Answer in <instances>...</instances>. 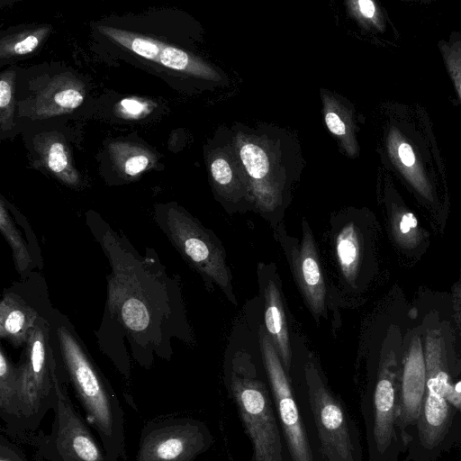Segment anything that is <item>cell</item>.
Segmentation results:
<instances>
[{
	"label": "cell",
	"mask_w": 461,
	"mask_h": 461,
	"mask_svg": "<svg viewBox=\"0 0 461 461\" xmlns=\"http://www.w3.org/2000/svg\"><path fill=\"white\" fill-rule=\"evenodd\" d=\"M109 152L117 169L128 177L139 176L155 162V157L149 150L133 143L113 142Z\"/></svg>",
	"instance_id": "ac0fdd59"
},
{
	"label": "cell",
	"mask_w": 461,
	"mask_h": 461,
	"mask_svg": "<svg viewBox=\"0 0 461 461\" xmlns=\"http://www.w3.org/2000/svg\"><path fill=\"white\" fill-rule=\"evenodd\" d=\"M38 138L35 148L44 166L66 185L77 186L78 172L74 167L68 146L59 134L46 133Z\"/></svg>",
	"instance_id": "9a60e30c"
},
{
	"label": "cell",
	"mask_w": 461,
	"mask_h": 461,
	"mask_svg": "<svg viewBox=\"0 0 461 461\" xmlns=\"http://www.w3.org/2000/svg\"><path fill=\"white\" fill-rule=\"evenodd\" d=\"M14 91L15 72H3L0 77V125L2 131H7L13 125Z\"/></svg>",
	"instance_id": "603a6c76"
},
{
	"label": "cell",
	"mask_w": 461,
	"mask_h": 461,
	"mask_svg": "<svg viewBox=\"0 0 461 461\" xmlns=\"http://www.w3.org/2000/svg\"><path fill=\"white\" fill-rule=\"evenodd\" d=\"M210 172L215 185L222 194H240L242 187L249 185L240 156L229 149L215 152L210 161Z\"/></svg>",
	"instance_id": "2e32d148"
},
{
	"label": "cell",
	"mask_w": 461,
	"mask_h": 461,
	"mask_svg": "<svg viewBox=\"0 0 461 461\" xmlns=\"http://www.w3.org/2000/svg\"><path fill=\"white\" fill-rule=\"evenodd\" d=\"M295 276L312 312L317 315L325 308L326 289L312 235L303 223V236L294 257Z\"/></svg>",
	"instance_id": "8fae6325"
},
{
	"label": "cell",
	"mask_w": 461,
	"mask_h": 461,
	"mask_svg": "<svg viewBox=\"0 0 461 461\" xmlns=\"http://www.w3.org/2000/svg\"><path fill=\"white\" fill-rule=\"evenodd\" d=\"M225 384L250 440L251 461H290L267 377L252 362L235 359Z\"/></svg>",
	"instance_id": "3957f363"
},
{
	"label": "cell",
	"mask_w": 461,
	"mask_h": 461,
	"mask_svg": "<svg viewBox=\"0 0 461 461\" xmlns=\"http://www.w3.org/2000/svg\"><path fill=\"white\" fill-rule=\"evenodd\" d=\"M397 154L399 159L404 166L411 167L415 164V156L413 150L408 143H401L398 146Z\"/></svg>",
	"instance_id": "4316f807"
},
{
	"label": "cell",
	"mask_w": 461,
	"mask_h": 461,
	"mask_svg": "<svg viewBox=\"0 0 461 461\" xmlns=\"http://www.w3.org/2000/svg\"><path fill=\"white\" fill-rule=\"evenodd\" d=\"M157 220L183 258L234 302L230 272L223 249L213 235L178 206H167Z\"/></svg>",
	"instance_id": "8992f818"
},
{
	"label": "cell",
	"mask_w": 461,
	"mask_h": 461,
	"mask_svg": "<svg viewBox=\"0 0 461 461\" xmlns=\"http://www.w3.org/2000/svg\"><path fill=\"white\" fill-rule=\"evenodd\" d=\"M84 98L85 87L80 80L64 74L56 76L38 92L31 116L47 118L69 113L79 107Z\"/></svg>",
	"instance_id": "7c38bea8"
},
{
	"label": "cell",
	"mask_w": 461,
	"mask_h": 461,
	"mask_svg": "<svg viewBox=\"0 0 461 461\" xmlns=\"http://www.w3.org/2000/svg\"><path fill=\"white\" fill-rule=\"evenodd\" d=\"M400 230L402 233H407L410 231L411 228L404 222L401 221L400 222Z\"/></svg>",
	"instance_id": "f1b7e54d"
},
{
	"label": "cell",
	"mask_w": 461,
	"mask_h": 461,
	"mask_svg": "<svg viewBox=\"0 0 461 461\" xmlns=\"http://www.w3.org/2000/svg\"><path fill=\"white\" fill-rule=\"evenodd\" d=\"M98 30L104 36L133 53L166 68L205 79H221L216 71L203 60L181 49L152 38L110 26H98Z\"/></svg>",
	"instance_id": "9c48e42d"
},
{
	"label": "cell",
	"mask_w": 461,
	"mask_h": 461,
	"mask_svg": "<svg viewBox=\"0 0 461 461\" xmlns=\"http://www.w3.org/2000/svg\"><path fill=\"white\" fill-rule=\"evenodd\" d=\"M212 442L205 423L186 417L164 418L143 428L135 461H194Z\"/></svg>",
	"instance_id": "52a82bcc"
},
{
	"label": "cell",
	"mask_w": 461,
	"mask_h": 461,
	"mask_svg": "<svg viewBox=\"0 0 461 461\" xmlns=\"http://www.w3.org/2000/svg\"><path fill=\"white\" fill-rule=\"evenodd\" d=\"M325 122L335 136L340 139L345 150L349 155L356 153V140L353 134V125L346 108L329 95H323Z\"/></svg>",
	"instance_id": "d6986e66"
},
{
	"label": "cell",
	"mask_w": 461,
	"mask_h": 461,
	"mask_svg": "<svg viewBox=\"0 0 461 461\" xmlns=\"http://www.w3.org/2000/svg\"><path fill=\"white\" fill-rule=\"evenodd\" d=\"M357 13L366 19H373L376 14V7L374 2L370 0H358L353 2Z\"/></svg>",
	"instance_id": "484cf974"
},
{
	"label": "cell",
	"mask_w": 461,
	"mask_h": 461,
	"mask_svg": "<svg viewBox=\"0 0 461 461\" xmlns=\"http://www.w3.org/2000/svg\"><path fill=\"white\" fill-rule=\"evenodd\" d=\"M335 246L340 270L345 278L352 280L356 274L359 257L357 231L352 224L345 226L339 231Z\"/></svg>",
	"instance_id": "44dd1931"
},
{
	"label": "cell",
	"mask_w": 461,
	"mask_h": 461,
	"mask_svg": "<svg viewBox=\"0 0 461 461\" xmlns=\"http://www.w3.org/2000/svg\"><path fill=\"white\" fill-rule=\"evenodd\" d=\"M315 461H363L358 428L312 360L289 374Z\"/></svg>",
	"instance_id": "6da1fadb"
},
{
	"label": "cell",
	"mask_w": 461,
	"mask_h": 461,
	"mask_svg": "<svg viewBox=\"0 0 461 461\" xmlns=\"http://www.w3.org/2000/svg\"><path fill=\"white\" fill-rule=\"evenodd\" d=\"M17 366L10 360L5 349L0 350V415L6 429L19 433L20 412L17 395Z\"/></svg>",
	"instance_id": "e0dca14e"
},
{
	"label": "cell",
	"mask_w": 461,
	"mask_h": 461,
	"mask_svg": "<svg viewBox=\"0 0 461 461\" xmlns=\"http://www.w3.org/2000/svg\"><path fill=\"white\" fill-rule=\"evenodd\" d=\"M460 89H461V83H460Z\"/></svg>",
	"instance_id": "f546056e"
},
{
	"label": "cell",
	"mask_w": 461,
	"mask_h": 461,
	"mask_svg": "<svg viewBox=\"0 0 461 461\" xmlns=\"http://www.w3.org/2000/svg\"><path fill=\"white\" fill-rule=\"evenodd\" d=\"M56 400L50 433L37 438V454L43 461H117L97 440L80 413L75 409L67 387L54 374Z\"/></svg>",
	"instance_id": "5b68a950"
},
{
	"label": "cell",
	"mask_w": 461,
	"mask_h": 461,
	"mask_svg": "<svg viewBox=\"0 0 461 461\" xmlns=\"http://www.w3.org/2000/svg\"><path fill=\"white\" fill-rule=\"evenodd\" d=\"M68 381L105 452L126 460L124 413L112 386L66 327L57 330Z\"/></svg>",
	"instance_id": "7a4b0ae2"
},
{
	"label": "cell",
	"mask_w": 461,
	"mask_h": 461,
	"mask_svg": "<svg viewBox=\"0 0 461 461\" xmlns=\"http://www.w3.org/2000/svg\"><path fill=\"white\" fill-rule=\"evenodd\" d=\"M259 334L263 366L285 441L289 460L315 461L289 375L285 371L270 337L262 330Z\"/></svg>",
	"instance_id": "ba28073f"
},
{
	"label": "cell",
	"mask_w": 461,
	"mask_h": 461,
	"mask_svg": "<svg viewBox=\"0 0 461 461\" xmlns=\"http://www.w3.org/2000/svg\"><path fill=\"white\" fill-rule=\"evenodd\" d=\"M402 221L406 223L410 228H415L417 226V220L411 212L405 213L402 218Z\"/></svg>",
	"instance_id": "83f0119b"
},
{
	"label": "cell",
	"mask_w": 461,
	"mask_h": 461,
	"mask_svg": "<svg viewBox=\"0 0 461 461\" xmlns=\"http://www.w3.org/2000/svg\"><path fill=\"white\" fill-rule=\"evenodd\" d=\"M38 312L19 296L6 294L0 303V336L14 347L26 344L39 320Z\"/></svg>",
	"instance_id": "4fadbf2b"
},
{
	"label": "cell",
	"mask_w": 461,
	"mask_h": 461,
	"mask_svg": "<svg viewBox=\"0 0 461 461\" xmlns=\"http://www.w3.org/2000/svg\"><path fill=\"white\" fill-rule=\"evenodd\" d=\"M0 461H28L24 453L20 447L4 435L0 438Z\"/></svg>",
	"instance_id": "d4e9b609"
},
{
	"label": "cell",
	"mask_w": 461,
	"mask_h": 461,
	"mask_svg": "<svg viewBox=\"0 0 461 461\" xmlns=\"http://www.w3.org/2000/svg\"><path fill=\"white\" fill-rule=\"evenodd\" d=\"M0 230L12 249L16 270L21 276H24L31 269L32 259L21 233L8 213L3 199L0 202Z\"/></svg>",
	"instance_id": "ffe728a7"
},
{
	"label": "cell",
	"mask_w": 461,
	"mask_h": 461,
	"mask_svg": "<svg viewBox=\"0 0 461 461\" xmlns=\"http://www.w3.org/2000/svg\"><path fill=\"white\" fill-rule=\"evenodd\" d=\"M236 143L253 194L263 206L274 205L279 195L277 176H280V164L273 147L261 138L244 134L237 137Z\"/></svg>",
	"instance_id": "30bf717a"
},
{
	"label": "cell",
	"mask_w": 461,
	"mask_h": 461,
	"mask_svg": "<svg viewBox=\"0 0 461 461\" xmlns=\"http://www.w3.org/2000/svg\"><path fill=\"white\" fill-rule=\"evenodd\" d=\"M264 296L266 329L285 371L289 374L292 366V352L287 324L280 291L274 281H268Z\"/></svg>",
	"instance_id": "5bb4252c"
},
{
	"label": "cell",
	"mask_w": 461,
	"mask_h": 461,
	"mask_svg": "<svg viewBox=\"0 0 461 461\" xmlns=\"http://www.w3.org/2000/svg\"><path fill=\"white\" fill-rule=\"evenodd\" d=\"M19 433L33 432L56 400L54 374L57 365L50 344L49 325L39 318L17 365Z\"/></svg>",
	"instance_id": "277c9868"
},
{
	"label": "cell",
	"mask_w": 461,
	"mask_h": 461,
	"mask_svg": "<svg viewBox=\"0 0 461 461\" xmlns=\"http://www.w3.org/2000/svg\"><path fill=\"white\" fill-rule=\"evenodd\" d=\"M118 113L124 118L137 119L150 112V104L140 99L124 98L117 105Z\"/></svg>",
	"instance_id": "cb8c5ba5"
},
{
	"label": "cell",
	"mask_w": 461,
	"mask_h": 461,
	"mask_svg": "<svg viewBox=\"0 0 461 461\" xmlns=\"http://www.w3.org/2000/svg\"><path fill=\"white\" fill-rule=\"evenodd\" d=\"M50 30L49 26H42L3 37L0 41V58L4 59L32 52Z\"/></svg>",
	"instance_id": "7402d4cb"
}]
</instances>
